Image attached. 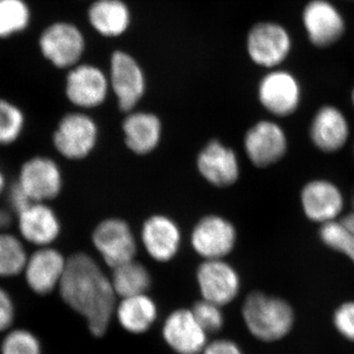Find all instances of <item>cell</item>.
I'll return each mask as SVG.
<instances>
[{
  "label": "cell",
  "mask_w": 354,
  "mask_h": 354,
  "mask_svg": "<svg viewBox=\"0 0 354 354\" xmlns=\"http://www.w3.org/2000/svg\"><path fill=\"white\" fill-rule=\"evenodd\" d=\"M58 291L65 304L86 319L93 335L106 334L116 295L111 279L91 256L76 253L67 259Z\"/></svg>",
  "instance_id": "1"
},
{
  "label": "cell",
  "mask_w": 354,
  "mask_h": 354,
  "mask_svg": "<svg viewBox=\"0 0 354 354\" xmlns=\"http://www.w3.org/2000/svg\"><path fill=\"white\" fill-rule=\"evenodd\" d=\"M242 317L249 333L259 341H279L290 334L295 322L292 306L283 298L253 291L247 295Z\"/></svg>",
  "instance_id": "2"
},
{
  "label": "cell",
  "mask_w": 354,
  "mask_h": 354,
  "mask_svg": "<svg viewBox=\"0 0 354 354\" xmlns=\"http://www.w3.org/2000/svg\"><path fill=\"white\" fill-rule=\"evenodd\" d=\"M291 50L290 34L279 23L272 21L256 23L247 34V55L254 64L263 68H279L290 57Z\"/></svg>",
  "instance_id": "3"
},
{
  "label": "cell",
  "mask_w": 354,
  "mask_h": 354,
  "mask_svg": "<svg viewBox=\"0 0 354 354\" xmlns=\"http://www.w3.org/2000/svg\"><path fill=\"white\" fill-rule=\"evenodd\" d=\"M41 53L53 66L71 69L80 62L86 50V39L77 26L57 22L48 26L39 41Z\"/></svg>",
  "instance_id": "4"
},
{
  "label": "cell",
  "mask_w": 354,
  "mask_h": 354,
  "mask_svg": "<svg viewBox=\"0 0 354 354\" xmlns=\"http://www.w3.org/2000/svg\"><path fill=\"white\" fill-rule=\"evenodd\" d=\"M258 97L263 108L277 118L292 115L301 104L299 81L288 70H270L258 86Z\"/></svg>",
  "instance_id": "5"
},
{
  "label": "cell",
  "mask_w": 354,
  "mask_h": 354,
  "mask_svg": "<svg viewBox=\"0 0 354 354\" xmlns=\"http://www.w3.org/2000/svg\"><path fill=\"white\" fill-rule=\"evenodd\" d=\"M109 64V86L121 111L129 113L145 95L144 70L138 60L127 51H114Z\"/></svg>",
  "instance_id": "6"
},
{
  "label": "cell",
  "mask_w": 354,
  "mask_h": 354,
  "mask_svg": "<svg viewBox=\"0 0 354 354\" xmlns=\"http://www.w3.org/2000/svg\"><path fill=\"white\" fill-rule=\"evenodd\" d=\"M299 199L304 215L320 225L341 220L346 206L341 188L325 178L312 179L305 183Z\"/></svg>",
  "instance_id": "7"
},
{
  "label": "cell",
  "mask_w": 354,
  "mask_h": 354,
  "mask_svg": "<svg viewBox=\"0 0 354 354\" xmlns=\"http://www.w3.org/2000/svg\"><path fill=\"white\" fill-rule=\"evenodd\" d=\"M307 38L315 48L334 46L346 32V20L329 0H310L302 11Z\"/></svg>",
  "instance_id": "8"
},
{
  "label": "cell",
  "mask_w": 354,
  "mask_h": 354,
  "mask_svg": "<svg viewBox=\"0 0 354 354\" xmlns=\"http://www.w3.org/2000/svg\"><path fill=\"white\" fill-rule=\"evenodd\" d=\"M97 124L82 113L66 114L53 133V145L62 157L81 160L92 152L97 143Z\"/></svg>",
  "instance_id": "9"
},
{
  "label": "cell",
  "mask_w": 354,
  "mask_h": 354,
  "mask_svg": "<svg viewBox=\"0 0 354 354\" xmlns=\"http://www.w3.org/2000/svg\"><path fill=\"white\" fill-rule=\"evenodd\" d=\"M244 148L254 165L271 167L285 158L288 139L285 129L276 121L261 120L247 131Z\"/></svg>",
  "instance_id": "10"
},
{
  "label": "cell",
  "mask_w": 354,
  "mask_h": 354,
  "mask_svg": "<svg viewBox=\"0 0 354 354\" xmlns=\"http://www.w3.org/2000/svg\"><path fill=\"white\" fill-rule=\"evenodd\" d=\"M109 88V76L101 68L79 64L67 74L65 94L77 108L93 109L104 104Z\"/></svg>",
  "instance_id": "11"
},
{
  "label": "cell",
  "mask_w": 354,
  "mask_h": 354,
  "mask_svg": "<svg viewBox=\"0 0 354 354\" xmlns=\"http://www.w3.org/2000/svg\"><path fill=\"white\" fill-rule=\"evenodd\" d=\"M17 183L32 202L46 203L62 189V174L55 160L37 156L21 167Z\"/></svg>",
  "instance_id": "12"
},
{
  "label": "cell",
  "mask_w": 354,
  "mask_h": 354,
  "mask_svg": "<svg viewBox=\"0 0 354 354\" xmlns=\"http://www.w3.org/2000/svg\"><path fill=\"white\" fill-rule=\"evenodd\" d=\"M93 243L111 268L134 260L137 245L129 225L118 218L102 221L95 228Z\"/></svg>",
  "instance_id": "13"
},
{
  "label": "cell",
  "mask_w": 354,
  "mask_h": 354,
  "mask_svg": "<svg viewBox=\"0 0 354 354\" xmlns=\"http://www.w3.org/2000/svg\"><path fill=\"white\" fill-rule=\"evenodd\" d=\"M198 286L203 299L223 306L241 290V279L234 267L223 259L205 260L198 268Z\"/></svg>",
  "instance_id": "14"
},
{
  "label": "cell",
  "mask_w": 354,
  "mask_h": 354,
  "mask_svg": "<svg viewBox=\"0 0 354 354\" xmlns=\"http://www.w3.org/2000/svg\"><path fill=\"white\" fill-rule=\"evenodd\" d=\"M351 136V125L342 109L335 106H321L314 114L309 138L317 150L325 153L339 152Z\"/></svg>",
  "instance_id": "15"
},
{
  "label": "cell",
  "mask_w": 354,
  "mask_h": 354,
  "mask_svg": "<svg viewBox=\"0 0 354 354\" xmlns=\"http://www.w3.org/2000/svg\"><path fill=\"white\" fill-rule=\"evenodd\" d=\"M236 232L230 221L218 216H207L194 227L191 236L193 248L205 260L223 259L232 252Z\"/></svg>",
  "instance_id": "16"
},
{
  "label": "cell",
  "mask_w": 354,
  "mask_h": 354,
  "mask_svg": "<svg viewBox=\"0 0 354 354\" xmlns=\"http://www.w3.org/2000/svg\"><path fill=\"white\" fill-rule=\"evenodd\" d=\"M67 260L50 246L39 247L28 257L24 274L26 283L39 295H50L58 288L64 276Z\"/></svg>",
  "instance_id": "17"
},
{
  "label": "cell",
  "mask_w": 354,
  "mask_h": 354,
  "mask_svg": "<svg viewBox=\"0 0 354 354\" xmlns=\"http://www.w3.org/2000/svg\"><path fill=\"white\" fill-rule=\"evenodd\" d=\"M162 335L169 348L178 354L202 353L208 344V334L192 310L178 309L169 314L162 326Z\"/></svg>",
  "instance_id": "18"
},
{
  "label": "cell",
  "mask_w": 354,
  "mask_h": 354,
  "mask_svg": "<svg viewBox=\"0 0 354 354\" xmlns=\"http://www.w3.org/2000/svg\"><path fill=\"white\" fill-rule=\"evenodd\" d=\"M21 237L37 247L50 246L59 236V218L46 203L32 202L17 214Z\"/></svg>",
  "instance_id": "19"
},
{
  "label": "cell",
  "mask_w": 354,
  "mask_h": 354,
  "mask_svg": "<svg viewBox=\"0 0 354 354\" xmlns=\"http://www.w3.org/2000/svg\"><path fill=\"white\" fill-rule=\"evenodd\" d=\"M198 169L203 177L218 187H227L239 179L236 155L218 141H211L199 153Z\"/></svg>",
  "instance_id": "20"
},
{
  "label": "cell",
  "mask_w": 354,
  "mask_h": 354,
  "mask_svg": "<svg viewBox=\"0 0 354 354\" xmlns=\"http://www.w3.org/2000/svg\"><path fill=\"white\" fill-rule=\"evenodd\" d=\"M142 241L153 259L167 262L176 256L180 246V230L167 216H153L144 223Z\"/></svg>",
  "instance_id": "21"
},
{
  "label": "cell",
  "mask_w": 354,
  "mask_h": 354,
  "mask_svg": "<svg viewBox=\"0 0 354 354\" xmlns=\"http://www.w3.org/2000/svg\"><path fill=\"white\" fill-rule=\"evenodd\" d=\"M91 27L104 38H118L131 25V11L123 0H94L88 7Z\"/></svg>",
  "instance_id": "22"
},
{
  "label": "cell",
  "mask_w": 354,
  "mask_h": 354,
  "mask_svg": "<svg viewBox=\"0 0 354 354\" xmlns=\"http://www.w3.org/2000/svg\"><path fill=\"white\" fill-rule=\"evenodd\" d=\"M123 131L128 148L138 155H146L158 146L162 124L155 114L132 113L123 122Z\"/></svg>",
  "instance_id": "23"
},
{
  "label": "cell",
  "mask_w": 354,
  "mask_h": 354,
  "mask_svg": "<svg viewBox=\"0 0 354 354\" xmlns=\"http://www.w3.org/2000/svg\"><path fill=\"white\" fill-rule=\"evenodd\" d=\"M116 316L123 329L135 335L143 334L157 319V305L145 293L124 297L116 307Z\"/></svg>",
  "instance_id": "24"
},
{
  "label": "cell",
  "mask_w": 354,
  "mask_h": 354,
  "mask_svg": "<svg viewBox=\"0 0 354 354\" xmlns=\"http://www.w3.org/2000/svg\"><path fill=\"white\" fill-rule=\"evenodd\" d=\"M111 281L115 295L122 298L143 295L151 286L150 274L134 260L113 268Z\"/></svg>",
  "instance_id": "25"
},
{
  "label": "cell",
  "mask_w": 354,
  "mask_h": 354,
  "mask_svg": "<svg viewBox=\"0 0 354 354\" xmlns=\"http://www.w3.org/2000/svg\"><path fill=\"white\" fill-rule=\"evenodd\" d=\"M28 257L19 237L6 232L0 234V278H13L22 274Z\"/></svg>",
  "instance_id": "26"
},
{
  "label": "cell",
  "mask_w": 354,
  "mask_h": 354,
  "mask_svg": "<svg viewBox=\"0 0 354 354\" xmlns=\"http://www.w3.org/2000/svg\"><path fill=\"white\" fill-rule=\"evenodd\" d=\"M30 20L31 11L25 0H0V38L24 31Z\"/></svg>",
  "instance_id": "27"
},
{
  "label": "cell",
  "mask_w": 354,
  "mask_h": 354,
  "mask_svg": "<svg viewBox=\"0 0 354 354\" xmlns=\"http://www.w3.org/2000/svg\"><path fill=\"white\" fill-rule=\"evenodd\" d=\"M319 237L326 246L346 256L354 264V232L341 220L320 225Z\"/></svg>",
  "instance_id": "28"
},
{
  "label": "cell",
  "mask_w": 354,
  "mask_h": 354,
  "mask_svg": "<svg viewBox=\"0 0 354 354\" xmlns=\"http://www.w3.org/2000/svg\"><path fill=\"white\" fill-rule=\"evenodd\" d=\"M26 118L13 102L0 99V145L15 143L24 131Z\"/></svg>",
  "instance_id": "29"
},
{
  "label": "cell",
  "mask_w": 354,
  "mask_h": 354,
  "mask_svg": "<svg viewBox=\"0 0 354 354\" xmlns=\"http://www.w3.org/2000/svg\"><path fill=\"white\" fill-rule=\"evenodd\" d=\"M1 354H43L38 337L30 330L16 329L6 335L0 346Z\"/></svg>",
  "instance_id": "30"
},
{
  "label": "cell",
  "mask_w": 354,
  "mask_h": 354,
  "mask_svg": "<svg viewBox=\"0 0 354 354\" xmlns=\"http://www.w3.org/2000/svg\"><path fill=\"white\" fill-rule=\"evenodd\" d=\"M193 314L207 334L218 332L225 323L221 306L203 299L193 306Z\"/></svg>",
  "instance_id": "31"
},
{
  "label": "cell",
  "mask_w": 354,
  "mask_h": 354,
  "mask_svg": "<svg viewBox=\"0 0 354 354\" xmlns=\"http://www.w3.org/2000/svg\"><path fill=\"white\" fill-rule=\"evenodd\" d=\"M335 330L346 341L354 342V300L337 307L333 315Z\"/></svg>",
  "instance_id": "32"
},
{
  "label": "cell",
  "mask_w": 354,
  "mask_h": 354,
  "mask_svg": "<svg viewBox=\"0 0 354 354\" xmlns=\"http://www.w3.org/2000/svg\"><path fill=\"white\" fill-rule=\"evenodd\" d=\"M15 318V306L12 298L6 290L0 288V333L12 326Z\"/></svg>",
  "instance_id": "33"
},
{
  "label": "cell",
  "mask_w": 354,
  "mask_h": 354,
  "mask_svg": "<svg viewBox=\"0 0 354 354\" xmlns=\"http://www.w3.org/2000/svg\"><path fill=\"white\" fill-rule=\"evenodd\" d=\"M8 203L10 205L11 209L15 212L16 214L24 209L26 207L29 206L31 200L27 196V194L20 187L19 184L17 183L12 184L8 188Z\"/></svg>",
  "instance_id": "34"
},
{
  "label": "cell",
  "mask_w": 354,
  "mask_h": 354,
  "mask_svg": "<svg viewBox=\"0 0 354 354\" xmlns=\"http://www.w3.org/2000/svg\"><path fill=\"white\" fill-rule=\"evenodd\" d=\"M202 354H244L234 342L218 339L208 344Z\"/></svg>",
  "instance_id": "35"
},
{
  "label": "cell",
  "mask_w": 354,
  "mask_h": 354,
  "mask_svg": "<svg viewBox=\"0 0 354 354\" xmlns=\"http://www.w3.org/2000/svg\"><path fill=\"white\" fill-rule=\"evenodd\" d=\"M341 221L349 228V230L354 232V209L351 213L348 214V215L342 216Z\"/></svg>",
  "instance_id": "36"
},
{
  "label": "cell",
  "mask_w": 354,
  "mask_h": 354,
  "mask_svg": "<svg viewBox=\"0 0 354 354\" xmlns=\"http://www.w3.org/2000/svg\"><path fill=\"white\" fill-rule=\"evenodd\" d=\"M6 190V179L4 174L0 171V196L3 194L4 191Z\"/></svg>",
  "instance_id": "37"
},
{
  "label": "cell",
  "mask_w": 354,
  "mask_h": 354,
  "mask_svg": "<svg viewBox=\"0 0 354 354\" xmlns=\"http://www.w3.org/2000/svg\"><path fill=\"white\" fill-rule=\"evenodd\" d=\"M351 104H353V108L354 109V87L353 88V91H351Z\"/></svg>",
  "instance_id": "38"
},
{
  "label": "cell",
  "mask_w": 354,
  "mask_h": 354,
  "mask_svg": "<svg viewBox=\"0 0 354 354\" xmlns=\"http://www.w3.org/2000/svg\"><path fill=\"white\" fill-rule=\"evenodd\" d=\"M353 209H354V195H353Z\"/></svg>",
  "instance_id": "39"
},
{
  "label": "cell",
  "mask_w": 354,
  "mask_h": 354,
  "mask_svg": "<svg viewBox=\"0 0 354 354\" xmlns=\"http://www.w3.org/2000/svg\"><path fill=\"white\" fill-rule=\"evenodd\" d=\"M353 158H354V145H353Z\"/></svg>",
  "instance_id": "40"
}]
</instances>
